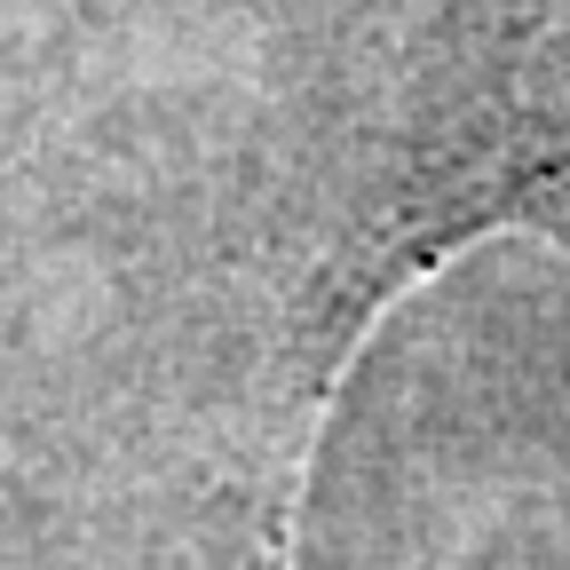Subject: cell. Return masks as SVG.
<instances>
[{"instance_id": "1", "label": "cell", "mask_w": 570, "mask_h": 570, "mask_svg": "<svg viewBox=\"0 0 570 570\" xmlns=\"http://www.w3.org/2000/svg\"><path fill=\"white\" fill-rule=\"evenodd\" d=\"M515 24L475 63V80L444 96L420 159L381 223L365 302L348 317V356L365 325L396 302V285L436 269L468 238H491L539 206H570V0H499Z\"/></svg>"}]
</instances>
